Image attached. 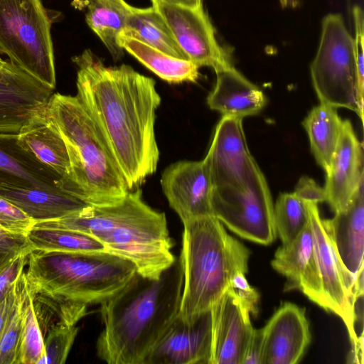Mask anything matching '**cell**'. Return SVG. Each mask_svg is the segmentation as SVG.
I'll return each mask as SVG.
<instances>
[{"label":"cell","mask_w":364,"mask_h":364,"mask_svg":"<svg viewBox=\"0 0 364 364\" xmlns=\"http://www.w3.org/2000/svg\"><path fill=\"white\" fill-rule=\"evenodd\" d=\"M76 97L114 158L129 190L156 171L154 125L161 97L155 80L131 66L107 67L90 50L73 58Z\"/></svg>","instance_id":"6da1fadb"},{"label":"cell","mask_w":364,"mask_h":364,"mask_svg":"<svg viewBox=\"0 0 364 364\" xmlns=\"http://www.w3.org/2000/svg\"><path fill=\"white\" fill-rule=\"evenodd\" d=\"M183 284L178 258L156 279L136 273L100 304L103 328L96 343L100 359L109 364H143L178 316Z\"/></svg>","instance_id":"7a4b0ae2"},{"label":"cell","mask_w":364,"mask_h":364,"mask_svg":"<svg viewBox=\"0 0 364 364\" xmlns=\"http://www.w3.org/2000/svg\"><path fill=\"white\" fill-rule=\"evenodd\" d=\"M42 226L91 235L107 252L129 260L136 273L147 278L159 277L176 259L165 213L148 205L139 188L130 190L117 203L89 205L78 213L44 221Z\"/></svg>","instance_id":"3957f363"},{"label":"cell","mask_w":364,"mask_h":364,"mask_svg":"<svg viewBox=\"0 0 364 364\" xmlns=\"http://www.w3.org/2000/svg\"><path fill=\"white\" fill-rule=\"evenodd\" d=\"M178 257L183 284L178 316L191 323L210 310L237 273H246L250 251L213 215L185 222Z\"/></svg>","instance_id":"277c9868"},{"label":"cell","mask_w":364,"mask_h":364,"mask_svg":"<svg viewBox=\"0 0 364 364\" xmlns=\"http://www.w3.org/2000/svg\"><path fill=\"white\" fill-rule=\"evenodd\" d=\"M46 112L60 132L69 156L70 169L65 191L90 205H108L122 200L130 190L76 95L53 93Z\"/></svg>","instance_id":"5b68a950"},{"label":"cell","mask_w":364,"mask_h":364,"mask_svg":"<svg viewBox=\"0 0 364 364\" xmlns=\"http://www.w3.org/2000/svg\"><path fill=\"white\" fill-rule=\"evenodd\" d=\"M136 273L129 260L107 251L33 250L24 277L29 293L48 294L86 305L117 294Z\"/></svg>","instance_id":"8992f818"},{"label":"cell","mask_w":364,"mask_h":364,"mask_svg":"<svg viewBox=\"0 0 364 364\" xmlns=\"http://www.w3.org/2000/svg\"><path fill=\"white\" fill-rule=\"evenodd\" d=\"M51 24L41 0H0V52L13 64L54 90Z\"/></svg>","instance_id":"52a82bcc"},{"label":"cell","mask_w":364,"mask_h":364,"mask_svg":"<svg viewBox=\"0 0 364 364\" xmlns=\"http://www.w3.org/2000/svg\"><path fill=\"white\" fill-rule=\"evenodd\" d=\"M320 43L310 70L320 103L355 112L363 121V99L358 88L353 38L342 16L323 20Z\"/></svg>","instance_id":"ba28073f"},{"label":"cell","mask_w":364,"mask_h":364,"mask_svg":"<svg viewBox=\"0 0 364 364\" xmlns=\"http://www.w3.org/2000/svg\"><path fill=\"white\" fill-rule=\"evenodd\" d=\"M213 215L229 230L261 245L277 237L274 205L267 181L259 167L243 188H213Z\"/></svg>","instance_id":"9c48e42d"},{"label":"cell","mask_w":364,"mask_h":364,"mask_svg":"<svg viewBox=\"0 0 364 364\" xmlns=\"http://www.w3.org/2000/svg\"><path fill=\"white\" fill-rule=\"evenodd\" d=\"M152 6L161 14L188 59L199 68L210 67L218 73L234 67L229 51L218 43L203 4L192 8L152 2Z\"/></svg>","instance_id":"30bf717a"},{"label":"cell","mask_w":364,"mask_h":364,"mask_svg":"<svg viewBox=\"0 0 364 364\" xmlns=\"http://www.w3.org/2000/svg\"><path fill=\"white\" fill-rule=\"evenodd\" d=\"M311 230L315 257L321 279L323 294L331 311L344 321L349 333L353 352L363 346L355 336L353 325V288L355 279L343 267L324 228L318 203L306 202Z\"/></svg>","instance_id":"8fae6325"},{"label":"cell","mask_w":364,"mask_h":364,"mask_svg":"<svg viewBox=\"0 0 364 364\" xmlns=\"http://www.w3.org/2000/svg\"><path fill=\"white\" fill-rule=\"evenodd\" d=\"M213 188L245 187L259 168L252 156L242 119L222 116L203 159Z\"/></svg>","instance_id":"7c38bea8"},{"label":"cell","mask_w":364,"mask_h":364,"mask_svg":"<svg viewBox=\"0 0 364 364\" xmlns=\"http://www.w3.org/2000/svg\"><path fill=\"white\" fill-rule=\"evenodd\" d=\"M53 90L9 60H4L0 65V134H18L46 110Z\"/></svg>","instance_id":"4fadbf2b"},{"label":"cell","mask_w":364,"mask_h":364,"mask_svg":"<svg viewBox=\"0 0 364 364\" xmlns=\"http://www.w3.org/2000/svg\"><path fill=\"white\" fill-rule=\"evenodd\" d=\"M210 311V364H242L253 331L247 306L235 289L229 287Z\"/></svg>","instance_id":"5bb4252c"},{"label":"cell","mask_w":364,"mask_h":364,"mask_svg":"<svg viewBox=\"0 0 364 364\" xmlns=\"http://www.w3.org/2000/svg\"><path fill=\"white\" fill-rule=\"evenodd\" d=\"M162 191L182 223L213 215L212 183L202 161L183 160L169 165L161 178Z\"/></svg>","instance_id":"9a60e30c"},{"label":"cell","mask_w":364,"mask_h":364,"mask_svg":"<svg viewBox=\"0 0 364 364\" xmlns=\"http://www.w3.org/2000/svg\"><path fill=\"white\" fill-rule=\"evenodd\" d=\"M211 343L210 310L191 323L177 316L143 364H210Z\"/></svg>","instance_id":"2e32d148"},{"label":"cell","mask_w":364,"mask_h":364,"mask_svg":"<svg viewBox=\"0 0 364 364\" xmlns=\"http://www.w3.org/2000/svg\"><path fill=\"white\" fill-rule=\"evenodd\" d=\"M311 338L305 308L284 303L263 327L261 364L299 363Z\"/></svg>","instance_id":"e0dca14e"},{"label":"cell","mask_w":364,"mask_h":364,"mask_svg":"<svg viewBox=\"0 0 364 364\" xmlns=\"http://www.w3.org/2000/svg\"><path fill=\"white\" fill-rule=\"evenodd\" d=\"M272 267L284 276V291L297 289L326 311L328 307L315 257L309 222L291 242L279 247Z\"/></svg>","instance_id":"ac0fdd59"},{"label":"cell","mask_w":364,"mask_h":364,"mask_svg":"<svg viewBox=\"0 0 364 364\" xmlns=\"http://www.w3.org/2000/svg\"><path fill=\"white\" fill-rule=\"evenodd\" d=\"M326 173V202L336 213L347 207L364 181L363 147L349 120H343L338 142Z\"/></svg>","instance_id":"d6986e66"},{"label":"cell","mask_w":364,"mask_h":364,"mask_svg":"<svg viewBox=\"0 0 364 364\" xmlns=\"http://www.w3.org/2000/svg\"><path fill=\"white\" fill-rule=\"evenodd\" d=\"M339 260L354 279L363 265L364 252V181L347 207L331 219L323 220Z\"/></svg>","instance_id":"ffe728a7"},{"label":"cell","mask_w":364,"mask_h":364,"mask_svg":"<svg viewBox=\"0 0 364 364\" xmlns=\"http://www.w3.org/2000/svg\"><path fill=\"white\" fill-rule=\"evenodd\" d=\"M0 185L64 191L62 177L23 148L17 134H0Z\"/></svg>","instance_id":"44dd1931"},{"label":"cell","mask_w":364,"mask_h":364,"mask_svg":"<svg viewBox=\"0 0 364 364\" xmlns=\"http://www.w3.org/2000/svg\"><path fill=\"white\" fill-rule=\"evenodd\" d=\"M216 74L215 85L207 97L211 109L243 119L257 114L266 105L263 91L234 67Z\"/></svg>","instance_id":"7402d4cb"},{"label":"cell","mask_w":364,"mask_h":364,"mask_svg":"<svg viewBox=\"0 0 364 364\" xmlns=\"http://www.w3.org/2000/svg\"><path fill=\"white\" fill-rule=\"evenodd\" d=\"M17 139L38 161L62 177L64 190L70 174L69 156L60 132L48 118L46 110L21 129Z\"/></svg>","instance_id":"603a6c76"},{"label":"cell","mask_w":364,"mask_h":364,"mask_svg":"<svg viewBox=\"0 0 364 364\" xmlns=\"http://www.w3.org/2000/svg\"><path fill=\"white\" fill-rule=\"evenodd\" d=\"M0 196L8 200L36 223L61 218L90 205L63 191L0 185Z\"/></svg>","instance_id":"cb8c5ba5"},{"label":"cell","mask_w":364,"mask_h":364,"mask_svg":"<svg viewBox=\"0 0 364 364\" xmlns=\"http://www.w3.org/2000/svg\"><path fill=\"white\" fill-rule=\"evenodd\" d=\"M119 46L142 65L168 83L196 82L199 68L188 59L178 58L121 33Z\"/></svg>","instance_id":"d4e9b609"},{"label":"cell","mask_w":364,"mask_h":364,"mask_svg":"<svg viewBox=\"0 0 364 364\" xmlns=\"http://www.w3.org/2000/svg\"><path fill=\"white\" fill-rule=\"evenodd\" d=\"M343 124L337 108L320 103L302 122L317 164L328 172Z\"/></svg>","instance_id":"484cf974"},{"label":"cell","mask_w":364,"mask_h":364,"mask_svg":"<svg viewBox=\"0 0 364 364\" xmlns=\"http://www.w3.org/2000/svg\"><path fill=\"white\" fill-rule=\"evenodd\" d=\"M86 23L97 36L114 60H120L124 50L117 43L124 30L132 6L124 0H87Z\"/></svg>","instance_id":"4316f807"},{"label":"cell","mask_w":364,"mask_h":364,"mask_svg":"<svg viewBox=\"0 0 364 364\" xmlns=\"http://www.w3.org/2000/svg\"><path fill=\"white\" fill-rule=\"evenodd\" d=\"M122 33L170 55L188 59L161 14L154 6H132L126 27Z\"/></svg>","instance_id":"83f0119b"},{"label":"cell","mask_w":364,"mask_h":364,"mask_svg":"<svg viewBox=\"0 0 364 364\" xmlns=\"http://www.w3.org/2000/svg\"><path fill=\"white\" fill-rule=\"evenodd\" d=\"M33 250L80 252L107 251L96 238L78 231L33 226L27 234Z\"/></svg>","instance_id":"f1b7e54d"},{"label":"cell","mask_w":364,"mask_h":364,"mask_svg":"<svg viewBox=\"0 0 364 364\" xmlns=\"http://www.w3.org/2000/svg\"><path fill=\"white\" fill-rule=\"evenodd\" d=\"M29 294L43 337L55 326L77 325L87 314L86 304L48 294Z\"/></svg>","instance_id":"f546056e"},{"label":"cell","mask_w":364,"mask_h":364,"mask_svg":"<svg viewBox=\"0 0 364 364\" xmlns=\"http://www.w3.org/2000/svg\"><path fill=\"white\" fill-rule=\"evenodd\" d=\"M274 218L277 235L282 245H287L294 240L309 223L306 203L294 193H282L274 205Z\"/></svg>","instance_id":"4dcf8cb0"},{"label":"cell","mask_w":364,"mask_h":364,"mask_svg":"<svg viewBox=\"0 0 364 364\" xmlns=\"http://www.w3.org/2000/svg\"><path fill=\"white\" fill-rule=\"evenodd\" d=\"M22 311L23 328L18 364H41L44 356V338L26 285Z\"/></svg>","instance_id":"1f68e13d"},{"label":"cell","mask_w":364,"mask_h":364,"mask_svg":"<svg viewBox=\"0 0 364 364\" xmlns=\"http://www.w3.org/2000/svg\"><path fill=\"white\" fill-rule=\"evenodd\" d=\"M79 331L77 325H57L44 335V356L41 364H63Z\"/></svg>","instance_id":"d6a6232c"},{"label":"cell","mask_w":364,"mask_h":364,"mask_svg":"<svg viewBox=\"0 0 364 364\" xmlns=\"http://www.w3.org/2000/svg\"><path fill=\"white\" fill-rule=\"evenodd\" d=\"M26 292V281L18 301L0 337V364H18L23 328L22 301Z\"/></svg>","instance_id":"836d02e7"},{"label":"cell","mask_w":364,"mask_h":364,"mask_svg":"<svg viewBox=\"0 0 364 364\" xmlns=\"http://www.w3.org/2000/svg\"><path fill=\"white\" fill-rule=\"evenodd\" d=\"M36 222L14 204L0 196V225L6 230L27 236Z\"/></svg>","instance_id":"e575fe53"},{"label":"cell","mask_w":364,"mask_h":364,"mask_svg":"<svg viewBox=\"0 0 364 364\" xmlns=\"http://www.w3.org/2000/svg\"><path fill=\"white\" fill-rule=\"evenodd\" d=\"M32 251L26 235L11 232L0 225V271L18 256Z\"/></svg>","instance_id":"d590c367"},{"label":"cell","mask_w":364,"mask_h":364,"mask_svg":"<svg viewBox=\"0 0 364 364\" xmlns=\"http://www.w3.org/2000/svg\"><path fill=\"white\" fill-rule=\"evenodd\" d=\"M355 24V37L353 38V48L355 59L358 88L361 98L364 93V54H363V13L359 6H355L353 10Z\"/></svg>","instance_id":"8d00e7d4"},{"label":"cell","mask_w":364,"mask_h":364,"mask_svg":"<svg viewBox=\"0 0 364 364\" xmlns=\"http://www.w3.org/2000/svg\"><path fill=\"white\" fill-rule=\"evenodd\" d=\"M28 255V254H23L18 256L0 271V302L23 274Z\"/></svg>","instance_id":"74e56055"},{"label":"cell","mask_w":364,"mask_h":364,"mask_svg":"<svg viewBox=\"0 0 364 364\" xmlns=\"http://www.w3.org/2000/svg\"><path fill=\"white\" fill-rule=\"evenodd\" d=\"M230 287L235 289L247 306L250 314L256 316L258 312L259 294L247 282L245 274L237 273L232 279Z\"/></svg>","instance_id":"f35d334b"},{"label":"cell","mask_w":364,"mask_h":364,"mask_svg":"<svg viewBox=\"0 0 364 364\" xmlns=\"http://www.w3.org/2000/svg\"><path fill=\"white\" fill-rule=\"evenodd\" d=\"M293 193L304 202L319 203L326 201L324 188L306 176L299 178Z\"/></svg>","instance_id":"ab89813d"},{"label":"cell","mask_w":364,"mask_h":364,"mask_svg":"<svg viewBox=\"0 0 364 364\" xmlns=\"http://www.w3.org/2000/svg\"><path fill=\"white\" fill-rule=\"evenodd\" d=\"M25 284L24 272L0 302V337Z\"/></svg>","instance_id":"60d3db41"},{"label":"cell","mask_w":364,"mask_h":364,"mask_svg":"<svg viewBox=\"0 0 364 364\" xmlns=\"http://www.w3.org/2000/svg\"><path fill=\"white\" fill-rule=\"evenodd\" d=\"M263 348V328L254 329L249 341L242 364H261Z\"/></svg>","instance_id":"b9f144b4"},{"label":"cell","mask_w":364,"mask_h":364,"mask_svg":"<svg viewBox=\"0 0 364 364\" xmlns=\"http://www.w3.org/2000/svg\"><path fill=\"white\" fill-rule=\"evenodd\" d=\"M152 2H162L168 4L187 6L197 7L202 4V0H151Z\"/></svg>","instance_id":"7bdbcfd3"},{"label":"cell","mask_w":364,"mask_h":364,"mask_svg":"<svg viewBox=\"0 0 364 364\" xmlns=\"http://www.w3.org/2000/svg\"><path fill=\"white\" fill-rule=\"evenodd\" d=\"M282 4L284 6H288L291 8L296 7L300 0H280Z\"/></svg>","instance_id":"ee69618b"},{"label":"cell","mask_w":364,"mask_h":364,"mask_svg":"<svg viewBox=\"0 0 364 364\" xmlns=\"http://www.w3.org/2000/svg\"><path fill=\"white\" fill-rule=\"evenodd\" d=\"M3 62H4V60L0 57V65H1V63H3Z\"/></svg>","instance_id":"f6af8a7d"}]
</instances>
